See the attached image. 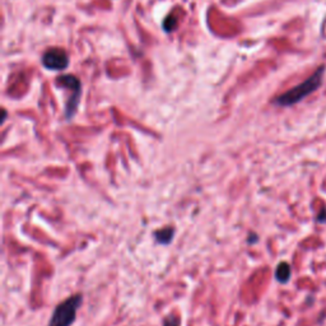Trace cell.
Wrapping results in <instances>:
<instances>
[{
	"label": "cell",
	"instance_id": "obj_1",
	"mask_svg": "<svg viewBox=\"0 0 326 326\" xmlns=\"http://www.w3.org/2000/svg\"><path fill=\"white\" fill-rule=\"evenodd\" d=\"M325 70V65H320V66L315 70V73L312 74V75H310L307 79L303 80L300 84H297L293 88L288 89V91L284 92V93L280 94V96H278L276 98H274V105L280 107H289L293 106V105H297V103H300L301 101L305 100L306 97H309L310 94L318 91L321 85H323Z\"/></svg>",
	"mask_w": 326,
	"mask_h": 326
},
{
	"label": "cell",
	"instance_id": "obj_2",
	"mask_svg": "<svg viewBox=\"0 0 326 326\" xmlns=\"http://www.w3.org/2000/svg\"><path fill=\"white\" fill-rule=\"evenodd\" d=\"M83 301L82 294H73L56 306L49 326H71L76 319V311Z\"/></svg>",
	"mask_w": 326,
	"mask_h": 326
},
{
	"label": "cell",
	"instance_id": "obj_3",
	"mask_svg": "<svg viewBox=\"0 0 326 326\" xmlns=\"http://www.w3.org/2000/svg\"><path fill=\"white\" fill-rule=\"evenodd\" d=\"M56 84L62 88L71 91L70 97L68 98V102L65 105V118H66V120H70L74 118L78 106H79L80 96H82V84H80L79 79L71 74H63V75L58 76Z\"/></svg>",
	"mask_w": 326,
	"mask_h": 326
},
{
	"label": "cell",
	"instance_id": "obj_4",
	"mask_svg": "<svg viewBox=\"0 0 326 326\" xmlns=\"http://www.w3.org/2000/svg\"><path fill=\"white\" fill-rule=\"evenodd\" d=\"M41 63L47 70L63 71L69 66V56L63 49L54 47L45 51L41 58Z\"/></svg>",
	"mask_w": 326,
	"mask_h": 326
},
{
	"label": "cell",
	"instance_id": "obj_5",
	"mask_svg": "<svg viewBox=\"0 0 326 326\" xmlns=\"http://www.w3.org/2000/svg\"><path fill=\"white\" fill-rule=\"evenodd\" d=\"M174 236L175 229L171 228V227L158 229V231L153 233V237H154L157 244L159 245H170L171 242H172V240H174Z\"/></svg>",
	"mask_w": 326,
	"mask_h": 326
},
{
	"label": "cell",
	"instance_id": "obj_6",
	"mask_svg": "<svg viewBox=\"0 0 326 326\" xmlns=\"http://www.w3.org/2000/svg\"><path fill=\"white\" fill-rule=\"evenodd\" d=\"M291 276H292V270L288 262L285 261L279 262L278 266L275 267V279L279 283H282V284H285V283L289 282Z\"/></svg>",
	"mask_w": 326,
	"mask_h": 326
},
{
	"label": "cell",
	"instance_id": "obj_7",
	"mask_svg": "<svg viewBox=\"0 0 326 326\" xmlns=\"http://www.w3.org/2000/svg\"><path fill=\"white\" fill-rule=\"evenodd\" d=\"M176 24H177L176 18L172 19V17H167L166 18L165 23H163V28L166 30V32H171V31L174 30L175 27H176Z\"/></svg>",
	"mask_w": 326,
	"mask_h": 326
},
{
	"label": "cell",
	"instance_id": "obj_8",
	"mask_svg": "<svg viewBox=\"0 0 326 326\" xmlns=\"http://www.w3.org/2000/svg\"><path fill=\"white\" fill-rule=\"evenodd\" d=\"M163 326H180V324L175 316H168V318H166L165 321H163Z\"/></svg>",
	"mask_w": 326,
	"mask_h": 326
},
{
	"label": "cell",
	"instance_id": "obj_9",
	"mask_svg": "<svg viewBox=\"0 0 326 326\" xmlns=\"http://www.w3.org/2000/svg\"><path fill=\"white\" fill-rule=\"evenodd\" d=\"M318 222H323V223H325L326 222V209H321L320 214L318 215Z\"/></svg>",
	"mask_w": 326,
	"mask_h": 326
},
{
	"label": "cell",
	"instance_id": "obj_10",
	"mask_svg": "<svg viewBox=\"0 0 326 326\" xmlns=\"http://www.w3.org/2000/svg\"><path fill=\"white\" fill-rule=\"evenodd\" d=\"M321 33H323L324 37L326 38V18H325V22H324L323 26H321Z\"/></svg>",
	"mask_w": 326,
	"mask_h": 326
},
{
	"label": "cell",
	"instance_id": "obj_11",
	"mask_svg": "<svg viewBox=\"0 0 326 326\" xmlns=\"http://www.w3.org/2000/svg\"><path fill=\"white\" fill-rule=\"evenodd\" d=\"M256 238H258V236L251 235V237H249V244H254V242H256Z\"/></svg>",
	"mask_w": 326,
	"mask_h": 326
}]
</instances>
